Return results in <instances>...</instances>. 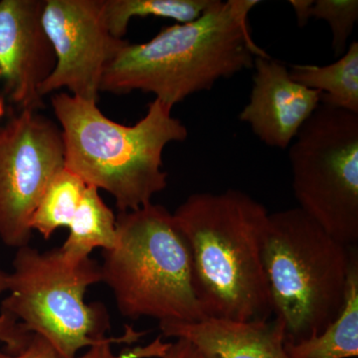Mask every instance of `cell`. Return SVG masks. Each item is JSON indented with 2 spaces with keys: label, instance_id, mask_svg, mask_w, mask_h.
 Wrapping results in <instances>:
<instances>
[{
  "label": "cell",
  "instance_id": "cell-14",
  "mask_svg": "<svg viewBox=\"0 0 358 358\" xmlns=\"http://www.w3.org/2000/svg\"><path fill=\"white\" fill-rule=\"evenodd\" d=\"M68 228L69 236L59 250L73 265L88 260L96 248L108 251L117 243V217L94 186H87Z\"/></svg>",
  "mask_w": 358,
  "mask_h": 358
},
{
  "label": "cell",
  "instance_id": "cell-12",
  "mask_svg": "<svg viewBox=\"0 0 358 358\" xmlns=\"http://www.w3.org/2000/svg\"><path fill=\"white\" fill-rule=\"evenodd\" d=\"M166 338L189 341L205 358H291L284 327L278 320L206 317L193 322H159Z\"/></svg>",
  "mask_w": 358,
  "mask_h": 358
},
{
  "label": "cell",
  "instance_id": "cell-4",
  "mask_svg": "<svg viewBox=\"0 0 358 358\" xmlns=\"http://www.w3.org/2000/svg\"><path fill=\"white\" fill-rule=\"evenodd\" d=\"M103 258L102 282L122 317L159 322L208 317L197 296L189 246L162 205L119 212L117 243Z\"/></svg>",
  "mask_w": 358,
  "mask_h": 358
},
{
  "label": "cell",
  "instance_id": "cell-24",
  "mask_svg": "<svg viewBox=\"0 0 358 358\" xmlns=\"http://www.w3.org/2000/svg\"><path fill=\"white\" fill-rule=\"evenodd\" d=\"M8 288V274L0 268V296L7 292Z\"/></svg>",
  "mask_w": 358,
  "mask_h": 358
},
{
  "label": "cell",
  "instance_id": "cell-16",
  "mask_svg": "<svg viewBox=\"0 0 358 358\" xmlns=\"http://www.w3.org/2000/svg\"><path fill=\"white\" fill-rule=\"evenodd\" d=\"M213 0H103V15L110 32L124 39L134 17L166 18L178 23L197 20Z\"/></svg>",
  "mask_w": 358,
  "mask_h": 358
},
{
  "label": "cell",
  "instance_id": "cell-9",
  "mask_svg": "<svg viewBox=\"0 0 358 358\" xmlns=\"http://www.w3.org/2000/svg\"><path fill=\"white\" fill-rule=\"evenodd\" d=\"M41 22L55 67L40 95L67 89L71 96L98 103L106 68L129 43L110 32L103 0H43Z\"/></svg>",
  "mask_w": 358,
  "mask_h": 358
},
{
  "label": "cell",
  "instance_id": "cell-8",
  "mask_svg": "<svg viewBox=\"0 0 358 358\" xmlns=\"http://www.w3.org/2000/svg\"><path fill=\"white\" fill-rule=\"evenodd\" d=\"M64 167L62 131L38 110H20L0 128V239L6 246L29 244L35 208Z\"/></svg>",
  "mask_w": 358,
  "mask_h": 358
},
{
  "label": "cell",
  "instance_id": "cell-21",
  "mask_svg": "<svg viewBox=\"0 0 358 358\" xmlns=\"http://www.w3.org/2000/svg\"><path fill=\"white\" fill-rule=\"evenodd\" d=\"M0 358H61L48 341L37 334H32L28 345L21 352L10 355L0 350ZM79 358H89L87 353Z\"/></svg>",
  "mask_w": 358,
  "mask_h": 358
},
{
  "label": "cell",
  "instance_id": "cell-6",
  "mask_svg": "<svg viewBox=\"0 0 358 358\" xmlns=\"http://www.w3.org/2000/svg\"><path fill=\"white\" fill-rule=\"evenodd\" d=\"M13 266L0 313L48 341L61 358H77L80 350L109 338L107 308L85 301L89 287L102 282L101 264L90 258L73 265L59 249L42 253L26 245L17 249Z\"/></svg>",
  "mask_w": 358,
  "mask_h": 358
},
{
  "label": "cell",
  "instance_id": "cell-20",
  "mask_svg": "<svg viewBox=\"0 0 358 358\" xmlns=\"http://www.w3.org/2000/svg\"><path fill=\"white\" fill-rule=\"evenodd\" d=\"M32 334L11 315L0 313V343L6 345V352L15 355L21 352L29 343Z\"/></svg>",
  "mask_w": 358,
  "mask_h": 358
},
{
  "label": "cell",
  "instance_id": "cell-19",
  "mask_svg": "<svg viewBox=\"0 0 358 358\" xmlns=\"http://www.w3.org/2000/svg\"><path fill=\"white\" fill-rule=\"evenodd\" d=\"M143 334L136 333L133 327H127V331L124 334L117 338H109L107 341L98 345L91 346L87 352L89 358H159L166 348V343L157 338L154 343L145 346V348H134L124 350L119 355L113 353L112 345L114 343H131L136 339L141 338Z\"/></svg>",
  "mask_w": 358,
  "mask_h": 358
},
{
  "label": "cell",
  "instance_id": "cell-7",
  "mask_svg": "<svg viewBox=\"0 0 358 358\" xmlns=\"http://www.w3.org/2000/svg\"><path fill=\"white\" fill-rule=\"evenodd\" d=\"M294 199L334 239L358 242V115L320 103L288 148Z\"/></svg>",
  "mask_w": 358,
  "mask_h": 358
},
{
  "label": "cell",
  "instance_id": "cell-3",
  "mask_svg": "<svg viewBox=\"0 0 358 358\" xmlns=\"http://www.w3.org/2000/svg\"><path fill=\"white\" fill-rule=\"evenodd\" d=\"M51 105L62 131L65 169L110 193L120 212L152 203L166 189L164 148L188 136L173 108L155 99L143 119L124 126L103 115L98 103L68 93L54 94Z\"/></svg>",
  "mask_w": 358,
  "mask_h": 358
},
{
  "label": "cell",
  "instance_id": "cell-11",
  "mask_svg": "<svg viewBox=\"0 0 358 358\" xmlns=\"http://www.w3.org/2000/svg\"><path fill=\"white\" fill-rule=\"evenodd\" d=\"M249 102L239 115L265 145L288 150L320 103V94L296 83L282 61L257 57Z\"/></svg>",
  "mask_w": 358,
  "mask_h": 358
},
{
  "label": "cell",
  "instance_id": "cell-18",
  "mask_svg": "<svg viewBox=\"0 0 358 358\" xmlns=\"http://www.w3.org/2000/svg\"><path fill=\"white\" fill-rule=\"evenodd\" d=\"M310 18L326 21L331 28L334 56L341 57L358 21L357 0H313Z\"/></svg>",
  "mask_w": 358,
  "mask_h": 358
},
{
  "label": "cell",
  "instance_id": "cell-5",
  "mask_svg": "<svg viewBox=\"0 0 358 358\" xmlns=\"http://www.w3.org/2000/svg\"><path fill=\"white\" fill-rule=\"evenodd\" d=\"M355 247L334 239L298 207L268 214L264 268L287 341L317 336L338 317Z\"/></svg>",
  "mask_w": 358,
  "mask_h": 358
},
{
  "label": "cell",
  "instance_id": "cell-2",
  "mask_svg": "<svg viewBox=\"0 0 358 358\" xmlns=\"http://www.w3.org/2000/svg\"><path fill=\"white\" fill-rule=\"evenodd\" d=\"M192 253L197 296L208 317L268 320L263 262L268 212L238 189L194 193L173 212Z\"/></svg>",
  "mask_w": 358,
  "mask_h": 358
},
{
  "label": "cell",
  "instance_id": "cell-1",
  "mask_svg": "<svg viewBox=\"0 0 358 358\" xmlns=\"http://www.w3.org/2000/svg\"><path fill=\"white\" fill-rule=\"evenodd\" d=\"M259 0H213L197 20L164 27L145 43H129L106 68L101 92L152 94L173 108L219 80L253 69L267 52L254 41L248 15Z\"/></svg>",
  "mask_w": 358,
  "mask_h": 358
},
{
  "label": "cell",
  "instance_id": "cell-17",
  "mask_svg": "<svg viewBox=\"0 0 358 358\" xmlns=\"http://www.w3.org/2000/svg\"><path fill=\"white\" fill-rule=\"evenodd\" d=\"M87 186L79 176L64 167L52 179L35 208L30 221L31 230L48 240L56 230L68 227Z\"/></svg>",
  "mask_w": 358,
  "mask_h": 358
},
{
  "label": "cell",
  "instance_id": "cell-23",
  "mask_svg": "<svg viewBox=\"0 0 358 358\" xmlns=\"http://www.w3.org/2000/svg\"><path fill=\"white\" fill-rule=\"evenodd\" d=\"M289 3L293 7L299 27L307 25L308 20H310V9L313 0H291Z\"/></svg>",
  "mask_w": 358,
  "mask_h": 358
},
{
  "label": "cell",
  "instance_id": "cell-10",
  "mask_svg": "<svg viewBox=\"0 0 358 358\" xmlns=\"http://www.w3.org/2000/svg\"><path fill=\"white\" fill-rule=\"evenodd\" d=\"M42 6L43 0H0V86L20 110L44 108L40 87L55 67Z\"/></svg>",
  "mask_w": 358,
  "mask_h": 358
},
{
  "label": "cell",
  "instance_id": "cell-13",
  "mask_svg": "<svg viewBox=\"0 0 358 358\" xmlns=\"http://www.w3.org/2000/svg\"><path fill=\"white\" fill-rule=\"evenodd\" d=\"M291 358L358 357V253L353 250L345 301L338 317L322 333L300 341H286Z\"/></svg>",
  "mask_w": 358,
  "mask_h": 358
},
{
  "label": "cell",
  "instance_id": "cell-15",
  "mask_svg": "<svg viewBox=\"0 0 358 358\" xmlns=\"http://www.w3.org/2000/svg\"><path fill=\"white\" fill-rule=\"evenodd\" d=\"M289 70L296 83L319 92L320 103L358 115L357 41L331 64H296Z\"/></svg>",
  "mask_w": 358,
  "mask_h": 358
},
{
  "label": "cell",
  "instance_id": "cell-22",
  "mask_svg": "<svg viewBox=\"0 0 358 358\" xmlns=\"http://www.w3.org/2000/svg\"><path fill=\"white\" fill-rule=\"evenodd\" d=\"M159 358H205L189 341L176 338L173 343H166Z\"/></svg>",
  "mask_w": 358,
  "mask_h": 358
}]
</instances>
